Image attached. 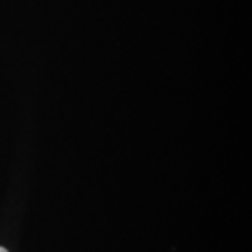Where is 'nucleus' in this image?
I'll use <instances>...</instances> for the list:
<instances>
[{
	"label": "nucleus",
	"mask_w": 252,
	"mask_h": 252,
	"mask_svg": "<svg viewBox=\"0 0 252 252\" xmlns=\"http://www.w3.org/2000/svg\"><path fill=\"white\" fill-rule=\"evenodd\" d=\"M0 252H8V251L5 249V248H0Z\"/></svg>",
	"instance_id": "f257e3e1"
}]
</instances>
